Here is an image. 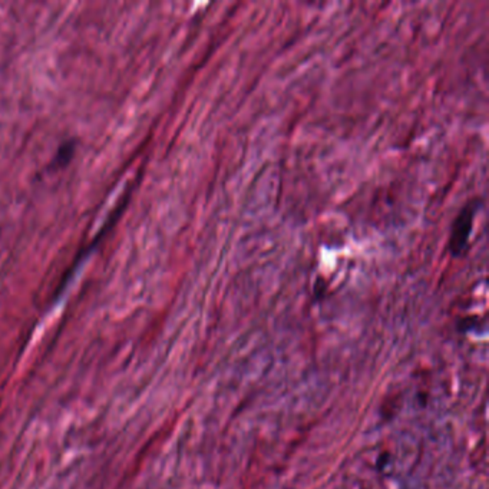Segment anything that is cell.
<instances>
[{"mask_svg": "<svg viewBox=\"0 0 489 489\" xmlns=\"http://www.w3.org/2000/svg\"><path fill=\"white\" fill-rule=\"evenodd\" d=\"M475 209L476 208L471 207V205L465 207L454 223V230H452L449 246H451L452 254L456 257L465 254V251L468 248Z\"/></svg>", "mask_w": 489, "mask_h": 489, "instance_id": "obj_1", "label": "cell"}, {"mask_svg": "<svg viewBox=\"0 0 489 489\" xmlns=\"http://www.w3.org/2000/svg\"><path fill=\"white\" fill-rule=\"evenodd\" d=\"M72 154H74V144L72 143H66L63 147L59 148L57 155L55 157L53 161H56L59 165H63L67 161H71Z\"/></svg>", "mask_w": 489, "mask_h": 489, "instance_id": "obj_2", "label": "cell"}]
</instances>
